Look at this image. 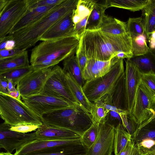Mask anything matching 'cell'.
<instances>
[{"label":"cell","mask_w":155,"mask_h":155,"mask_svg":"<svg viewBox=\"0 0 155 155\" xmlns=\"http://www.w3.org/2000/svg\"><path fill=\"white\" fill-rule=\"evenodd\" d=\"M28 51L17 56L0 60V73L18 68L29 66Z\"/></svg>","instance_id":"f546056e"},{"label":"cell","mask_w":155,"mask_h":155,"mask_svg":"<svg viewBox=\"0 0 155 155\" xmlns=\"http://www.w3.org/2000/svg\"><path fill=\"white\" fill-rule=\"evenodd\" d=\"M8 80L0 77V92L8 94Z\"/></svg>","instance_id":"f907efd6"},{"label":"cell","mask_w":155,"mask_h":155,"mask_svg":"<svg viewBox=\"0 0 155 155\" xmlns=\"http://www.w3.org/2000/svg\"><path fill=\"white\" fill-rule=\"evenodd\" d=\"M53 67L34 70L22 79L17 85L21 97L40 94Z\"/></svg>","instance_id":"7c38bea8"},{"label":"cell","mask_w":155,"mask_h":155,"mask_svg":"<svg viewBox=\"0 0 155 155\" xmlns=\"http://www.w3.org/2000/svg\"><path fill=\"white\" fill-rule=\"evenodd\" d=\"M8 0H0V14L3 11Z\"/></svg>","instance_id":"db71d44e"},{"label":"cell","mask_w":155,"mask_h":155,"mask_svg":"<svg viewBox=\"0 0 155 155\" xmlns=\"http://www.w3.org/2000/svg\"><path fill=\"white\" fill-rule=\"evenodd\" d=\"M64 0H28V6L31 8L57 5Z\"/></svg>","instance_id":"f6af8a7d"},{"label":"cell","mask_w":155,"mask_h":155,"mask_svg":"<svg viewBox=\"0 0 155 155\" xmlns=\"http://www.w3.org/2000/svg\"><path fill=\"white\" fill-rule=\"evenodd\" d=\"M107 8L105 0L100 2L98 1L95 3L88 16L86 30H94L99 29L105 14V10Z\"/></svg>","instance_id":"d4e9b609"},{"label":"cell","mask_w":155,"mask_h":155,"mask_svg":"<svg viewBox=\"0 0 155 155\" xmlns=\"http://www.w3.org/2000/svg\"><path fill=\"white\" fill-rule=\"evenodd\" d=\"M141 82L152 95L155 96V72L141 73Z\"/></svg>","instance_id":"f35d334b"},{"label":"cell","mask_w":155,"mask_h":155,"mask_svg":"<svg viewBox=\"0 0 155 155\" xmlns=\"http://www.w3.org/2000/svg\"><path fill=\"white\" fill-rule=\"evenodd\" d=\"M146 37L145 35H141L131 38L132 51L133 56L145 54L150 49L147 43Z\"/></svg>","instance_id":"836d02e7"},{"label":"cell","mask_w":155,"mask_h":155,"mask_svg":"<svg viewBox=\"0 0 155 155\" xmlns=\"http://www.w3.org/2000/svg\"><path fill=\"white\" fill-rule=\"evenodd\" d=\"M137 143L140 151L144 155H155V140L146 139Z\"/></svg>","instance_id":"ab89813d"},{"label":"cell","mask_w":155,"mask_h":155,"mask_svg":"<svg viewBox=\"0 0 155 155\" xmlns=\"http://www.w3.org/2000/svg\"><path fill=\"white\" fill-rule=\"evenodd\" d=\"M127 32L131 38L141 35H145L141 17L129 18L127 22Z\"/></svg>","instance_id":"8d00e7d4"},{"label":"cell","mask_w":155,"mask_h":155,"mask_svg":"<svg viewBox=\"0 0 155 155\" xmlns=\"http://www.w3.org/2000/svg\"><path fill=\"white\" fill-rule=\"evenodd\" d=\"M0 117L11 126L32 124L41 126L40 117L21 100L0 92Z\"/></svg>","instance_id":"5b68a950"},{"label":"cell","mask_w":155,"mask_h":155,"mask_svg":"<svg viewBox=\"0 0 155 155\" xmlns=\"http://www.w3.org/2000/svg\"><path fill=\"white\" fill-rule=\"evenodd\" d=\"M88 16H87L75 25V33L76 38L80 39L86 30Z\"/></svg>","instance_id":"c3c4849f"},{"label":"cell","mask_w":155,"mask_h":155,"mask_svg":"<svg viewBox=\"0 0 155 155\" xmlns=\"http://www.w3.org/2000/svg\"><path fill=\"white\" fill-rule=\"evenodd\" d=\"M8 83L7 90L8 93L15 91L16 90V88L14 86L12 80L10 79H8Z\"/></svg>","instance_id":"f5cc1de1"},{"label":"cell","mask_w":155,"mask_h":155,"mask_svg":"<svg viewBox=\"0 0 155 155\" xmlns=\"http://www.w3.org/2000/svg\"><path fill=\"white\" fill-rule=\"evenodd\" d=\"M12 38L11 35H9L0 37V50H6L8 41Z\"/></svg>","instance_id":"681fc988"},{"label":"cell","mask_w":155,"mask_h":155,"mask_svg":"<svg viewBox=\"0 0 155 155\" xmlns=\"http://www.w3.org/2000/svg\"><path fill=\"white\" fill-rule=\"evenodd\" d=\"M77 140H78L50 141L36 140L25 145L18 150L16 151L14 155H23L48 147L72 143Z\"/></svg>","instance_id":"44dd1931"},{"label":"cell","mask_w":155,"mask_h":155,"mask_svg":"<svg viewBox=\"0 0 155 155\" xmlns=\"http://www.w3.org/2000/svg\"><path fill=\"white\" fill-rule=\"evenodd\" d=\"M124 72L127 110L131 113L137 88L141 82V73L129 59L126 62Z\"/></svg>","instance_id":"9a60e30c"},{"label":"cell","mask_w":155,"mask_h":155,"mask_svg":"<svg viewBox=\"0 0 155 155\" xmlns=\"http://www.w3.org/2000/svg\"><path fill=\"white\" fill-rule=\"evenodd\" d=\"M97 1L94 0H78L76 8L73 10L72 14V21L75 25L90 15L94 4Z\"/></svg>","instance_id":"f1b7e54d"},{"label":"cell","mask_w":155,"mask_h":155,"mask_svg":"<svg viewBox=\"0 0 155 155\" xmlns=\"http://www.w3.org/2000/svg\"><path fill=\"white\" fill-rule=\"evenodd\" d=\"M129 59L141 73L155 72V55L150 49L145 54L133 56Z\"/></svg>","instance_id":"484cf974"},{"label":"cell","mask_w":155,"mask_h":155,"mask_svg":"<svg viewBox=\"0 0 155 155\" xmlns=\"http://www.w3.org/2000/svg\"><path fill=\"white\" fill-rule=\"evenodd\" d=\"M149 43V49L153 51L155 48V31L150 35L148 39Z\"/></svg>","instance_id":"816d5d0a"},{"label":"cell","mask_w":155,"mask_h":155,"mask_svg":"<svg viewBox=\"0 0 155 155\" xmlns=\"http://www.w3.org/2000/svg\"><path fill=\"white\" fill-rule=\"evenodd\" d=\"M58 5L36 8H31L28 6V8L25 14L12 30L9 34L36 23L50 12Z\"/></svg>","instance_id":"d6986e66"},{"label":"cell","mask_w":155,"mask_h":155,"mask_svg":"<svg viewBox=\"0 0 155 155\" xmlns=\"http://www.w3.org/2000/svg\"><path fill=\"white\" fill-rule=\"evenodd\" d=\"M103 122L116 128L120 124H122L121 118L118 113L109 110Z\"/></svg>","instance_id":"ee69618b"},{"label":"cell","mask_w":155,"mask_h":155,"mask_svg":"<svg viewBox=\"0 0 155 155\" xmlns=\"http://www.w3.org/2000/svg\"><path fill=\"white\" fill-rule=\"evenodd\" d=\"M40 126L32 124H22L11 126V130L25 134L28 132L36 130Z\"/></svg>","instance_id":"7dc6e473"},{"label":"cell","mask_w":155,"mask_h":155,"mask_svg":"<svg viewBox=\"0 0 155 155\" xmlns=\"http://www.w3.org/2000/svg\"><path fill=\"white\" fill-rule=\"evenodd\" d=\"M35 70L31 65L25 67L16 68L0 73V77L11 79L15 87L18 83L24 77L32 71Z\"/></svg>","instance_id":"d6a6232c"},{"label":"cell","mask_w":155,"mask_h":155,"mask_svg":"<svg viewBox=\"0 0 155 155\" xmlns=\"http://www.w3.org/2000/svg\"><path fill=\"white\" fill-rule=\"evenodd\" d=\"M100 129V123L93 122L81 136V142L87 148H89L95 141L98 135Z\"/></svg>","instance_id":"e575fe53"},{"label":"cell","mask_w":155,"mask_h":155,"mask_svg":"<svg viewBox=\"0 0 155 155\" xmlns=\"http://www.w3.org/2000/svg\"><path fill=\"white\" fill-rule=\"evenodd\" d=\"M28 8V0H8L0 14V37L10 33Z\"/></svg>","instance_id":"ba28073f"},{"label":"cell","mask_w":155,"mask_h":155,"mask_svg":"<svg viewBox=\"0 0 155 155\" xmlns=\"http://www.w3.org/2000/svg\"><path fill=\"white\" fill-rule=\"evenodd\" d=\"M37 140L63 141L81 139L79 135L68 130L50 126L43 124L35 132Z\"/></svg>","instance_id":"2e32d148"},{"label":"cell","mask_w":155,"mask_h":155,"mask_svg":"<svg viewBox=\"0 0 155 155\" xmlns=\"http://www.w3.org/2000/svg\"><path fill=\"white\" fill-rule=\"evenodd\" d=\"M79 41L72 37L43 41L32 50L31 65L36 70L54 67L75 54Z\"/></svg>","instance_id":"3957f363"},{"label":"cell","mask_w":155,"mask_h":155,"mask_svg":"<svg viewBox=\"0 0 155 155\" xmlns=\"http://www.w3.org/2000/svg\"><path fill=\"white\" fill-rule=\"evenodd\" d=\"M80 41L83 46L87 59L107 61L120 52L125 53L129 59L133 56L131 38L128 32L122 35H114L99 29L86 30Z\"/></svg>","instance_id":"6da1fadb"},{"label":"cell","mask_w":155,"mask_h":155,"mask_svg":"<svg viewBox=\"0 0 155 155\" xmlns=\"http://www.w3.org/2000/svg\"><path fill=\"white\" fill-rule=\"evenodd\" d=\"M93 104L90 114L93 122L99 123L103 122L109 110L98 106L95 103Z\"/></svg>","instance_id":"60d3db41"},{"label":"cell","mask_w":155,"mask_h":155,"mask_svg":"<svg viewBox=\"0 0 155 155\" xmlns=\"http://www.w3.org/2000/svg\"><path fill=\"white\" fill-rule=\"evenodd\" d=\"M11 126L5 122L0 124V132L13 140L27 143L37 140L35 132L29 134L20 133L10 130Z\"/></svg>","instance_id":"1f68e13d"},{"label":"cell","mask_w":155,"mask_h":155,"mask_svg":"<svg viewBox=\"0 0 155 155\" xmlns=\"http://www.w3.org/2000/svg\"><path fill=\"white\" fill-rule=\"evenodd\" d=\"M151 0H106L107 8L114 7L126 9L132 12L141 10L148 5Z\"/></svg>","instance_id":"4316f807"},{"label":"cell","mask_w":155,"mask_h":155,"mask_svg":"<svg viewBox=\"0 0 155 155\" xmlns=\"http://www.w3.org/2000/svg\"><path fill=\"white\" fill-rule=\"evenodd\" d=\"M98 29L103 32L114 35H122L127 32V22L105 14Z\"/></svg>","instance_id":"ffe728a7"},{"label":"cell","mask_w":155,"mask_h":155,"mask_svg":"<svg viewBox=\"0 0 155 155\" xmlns=\"http://www.w3.org/2000/svg\"><path fill=\"white\" fill-rule=\"evenodd\" d=\"M40 118L43 124L69 130L81 137L93 123L90 113L80 104L48 112Z\"/></svg>","instance_id":"277c9868"},{"label":"cell","mask_w":155,"mask_h":155,"mask_svg":"<svg viewBox=\"0 0 155 155\" xmlns=\"http://www.w3.org/2000/svg\"><path fill=\"white\" fill-rule=\"evenodd\" d=\"M78 0H64L36 23L8 35L15 42V48L26 50L34 45L53 25L76 8Z\"/></svg>","instance_id":"7a4b0ae2"},{"label":"cell","mask_w":155,"mask_h":155,"mask_svg":"<svg viewBox=\"0 0 155 155\" xmlns=\"http://www.w3.org/2000/svg\"><path fill=\"white\" fill-rule=\"evenodd\" d=\"M100 126L98 137L88 149V155H111L114 150L115 128L104 122Z\"/></svg>","instance_id":"4fadbf2b"},{"label":"cell","mask_w":155,"mask_h":155,"mask_svg":"<svg viewBox=\"0 0 155 155\" xmlns=\"http://www.w3.org/2000/svg\"><path fill=\"white\" fill-rule=\"evenodd\" d=\"M65 73L68 85L75 98L79 104L90 113L93 104L85 96L82 87L68 73L65 71Z\"/></svg>","instance_id":"cb8c5ba5"},{"label":"cell","mask_w":155,"mask_h":155,"mask_svg":"<svg viewBox=\"0 0 155 155\" xmlns=\"http://www.w3.org/2000/svg\"><path fill=\"white\" fill-rule=\"evenodd\" d=\"M40 94L61 99L78 105L68 85L65 71L56 65L52 69Z\"/></svg>","instance_id":"52a82bcc"},{"label":"cell","mask_w":155,"mask_h":155,"mask_svg":"<svg viewBox=\"0 0 155 155\" xmlns=\"http://www.w3.org/2000/svg\"><path fill=\"white\" fill-rule=\"evenodd\" d=\"M63 64V69L68 73L82 87L85 81L83 78L75 54L64 59Z\"/></svg>","instance_id":"83f0119b"},{"label":"cell","mask_w":155,"mask_h":155,"mask_svg":"<svg viewBox=\"0 0 155 155\" xmlns=\"http://www.w3.org/2000/svg\"><path fill=\"white\" fill-rule=\"evenodd\" d=\"M123 59H120L104 75L85 81L82 87L88 100L93 104L109 92L124 72Z\"/></svg>","instance_id":"8992f818"},{"label":"cell","mask_w":155,"mask_h":155,"mask_svg":"<svg viewBox=\"0 0 155 155\" xmlns=\"http://www.w3.org/2000/svg\"><path fill=\"white\" fill-rule=\"evenodd\" d=\"M131 139V135L122 124H119L115 128L114 146L115 155H117Z\"/></svg>","instance_id":"4dcf8cb0"},{"label":"cell","mask_w":155,"mask_h":155,"mask_svg":"<svg viewBox=\"0 0 155 155\" xmlns=\"http://www.w3.org/2000/svg\"><path fill=\"white\" fill-rule=\"evenodd\" d=\"M73 12L67 14L53 25L42 35L40 41L54 40L70 37L76 38L75 25L72 19Z\"/></svg>","instance_id":"5bb4252c"},{"label":"cell","mask_w":155,"mask_h":155,"mask_svg":"<svg viewBox=\"0 0 155 155\" xmlns=\"http://www.w3.org/2000/svg\"><path fill=\"white\" fill-rule=\"evenodd\" d=\"M88 148L81 139L71 143L47 148L23 155H88Z\"/></svg>","instance_id":"e0dca14e"},{"label":"cell","mask_w":155,"mask_h":155,"mask_svg":"<svg viewBox=\"0 0 155 155\" xmlns=\"http://www.w3.org/2000/svg\"><path fill=\"white\" fill-rule=\"evenodd\" d=\"M21 98L24 104L40 117L51 111L77 105L61 99L40 94Z\"/></svg>","instance_id":"9c48e42d"},{"label":"cell","mask_w":155,"mask_h":155,"mask_svg":"<svg viewBox=\"0 0 155 155\" xmlns=\"http://www.w3.org/2000/svg\"><path fill=\"white\" fill-rule=\"evenodd\" d=\"M27 51L26 50L14 48L11 50H0V60L21 55Z\"/></svg>","instance_id":"bcb514c9"},{"label":"cell","mask_w":155,"mask_h":155,"mask_svg":"<svg viewBox=\"0 0 155 155\" xmlns=\"http://www.w3.org/2000/svg\"><path fill=\"white\" fill-rule=\"evenodd\" d=\"M94 103L118 114L127 110L124 72L110 91Z\"/></svg>","instance_id":"8fae6325"},{"label":"cell","mask_w":155,"mask_h":155,"mask_svg":"<svg viewBox=\"0 0 155 155\" xmlns=\"http://www.w3.org/2000/svg\"><path fill=\"white\" fill-rule=\"evenodd\" d=\"M75 53L77 61L82 75L87 65V59L83 46L80 41Z\"/></svg>","instance_id":"7bdbcfd3"},{"label":"cell","mask_w":155,"mask_h":155,"mask_svg":"<svg viewBox=\"0 0 155 155\" xmlns=\"http://www.w3.org/2000/svg\"></svg>","instance_id":"9f6ffc18"},{"label":"cell","mask_w":155,"mask_h":155,"mask_svg":"<svg viewBox=\"0 0 155 155\" xmlns=\"http://www.w3.org/2000/svg\"><path fill=\"white\" fill-rule=\"evenodd\" d=\"M155 96L140 82L137 88L131 111L138 126L155 114Z\"/></svg>","instance_id":"30bf717a"},{"label":"cell","mask_w":155,"mask_h":155,"mask_svg":"<svg viewBox=\"0 0 155 155\" xmlns=\"http://www.w3.org/2000/svg\"><path fill=\"white\" fill-rule=\"evenodd\" d=\"M27 144L13 140L0 132V148H4L7 153H11L14 150L17 151Z\"/></svg>","instance_id":"d590c367"},{"label":"cell","mask_w":155,"mask_h":155,"mask_svg":"<svg viewBox=\"0 0 155 155\" xmlns=\"http://www.w3.org/2000/svg\"><path fill=\"white\" fill-rule=\"evenodd\" d=\"M141 10V21L148 40L150 35L155 31V0H151Z\"/></svg>","instance_id":"603a6c76"},{"label":"cell","mask_w":155,"mask_h":155,"mask_svg":"<svg viewBox=\"0 0 155 155\" xmlns=\"http://www.w3.org/2000/svg\"><path fill=\"white\" fill-rule=\"evenodd\" d=\"M155 114L138 126L131 140L136 143L146 139L155 140Z\"/></svg>","instance_id":"7402d4cb"},{"label":"cell","mask_w":155,"mask_h":155,"mask_svg":"<svg viewBox=\"0 0 155 155\" xmlns=\"http://www.w3.org/2000/svg\"><path fill=\"white\" fill-rule=\"evenodd\" d=\"M0 155H14L11 153H8L7 152H0Z\"/></svg>","instance_id":"11a10c76"},{"label":"cell","mask_w":155,"mask_h":155,"mask_svg":"<svg viewBox=\"0 0 155 155\" xmlns=\"http://www.w3.org/2000/svg\"><path fill=\"white\" fill-rule=\"evenodd\" d=\"M122 124L128 133L132 135L135 132L138 125L131 113L126 110L119 114Z\"/></svg>","instance_id":"74e56055"},{"label":"cell","mask_w":155,"mask_h":155,"mask_svg":"<svg viewBox=\"0 0 155 155\" xmlns=\"http://www.w3.org/2000/svg\"><path fill=\"white\" fill-rule=\"evenodd\" d=\"M118 60L116 56L105 61L87 59L86 68L82 74L84 79L86 81L104 75L110 70Z\"/></svg>","instance_id":"ac0fdd59"},{"label":"cell","mask_w":155,"mask_h":155,"mask_svg":"<svg viewBox=\"0 0 155 155\" xmlns=\"http://www.w3.org/2000/svg\"><path fill=\"white\" fill-rule=\"evenodd\" d=\"M117 155H144L139 150L137 143L131 139Z\"/></svg>","instance_id":"b9f144b4"}]
</instances>
